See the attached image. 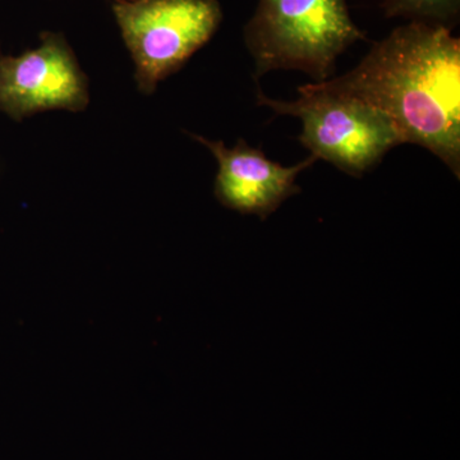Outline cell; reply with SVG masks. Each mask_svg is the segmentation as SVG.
I'll return each instance as SVG.
<instances>
[{
    "instance_id": "cell-1",
    "label": "cell",
    "mask_w": 460,
    "mask_h": 460,
    "mask_svg": "<svg viewBox=\"0 0 460 460\" xmlns=\"http://www.w3.org/2000/svg\"><path fill=\"white\" fill-rule=\"evenodd\" d=\"M317 84L378 109L404 144L428 148L460 177V41L452 30L407 23L352 71Z\"/></svg>"
},
{
    "instance_id": "cell-2",
    "label": "cell",
    "mask_w": 460,
    "mask_h": 460,
    "mask_svg": "<svg viewBox=\"0 0 460 460\" xmlns=\"http://www.w3.org/2000/svg\"><path fill=\"white\" fill-rule=\"evenodd\" d=\"M365 39L347 0H260L244 27L256 78L296 69L323 83L334 74L339 56Z\"/></svg>"
},
{
    "instance_id": "cell-3",
    "label": "cell",
    "mask_w": 460,
    "mask_h": 460,
    "mask_svg": "<svg viewBox=\"0 0 460 460\" xmlns=\"http://www.w3.org/2000/svg\"><path fill=\"white\" fill-rule=\"evenodd\" d=\"M301 98L288 102L257 93V102L277 114L302 120L299 142L317 160L341 172L362 177L381 162L387 151L404 144L394 123L361 100L332 93L314 83L299 87Z\"/></svg>"
},
{
    "instance_id": "cell-4",
    "label": "cell",
    "mask_w": 460,
    "mask_h": 460,
    "mask_svg": "<svg viewBox=\"0 0 460 460\" xmlns=\"http://www.w3.org/2000/svg\"><path fill=\"white\" fill-rule=\"evenodd\" d=\"M113 11L145 93L201 49L223 20L217 0H120Z\"/></svg>"
},
{
    "instance_id": "cell-5",
    "label": "cell",
    "mask_w": 460,
    "mask_h": 460,
    "mask_svg": "<svg viewBox=\"0 0 460 460\" xmlns=\"http://www.w3.org/2000/svg\"><path fill=\"white\" fill-rule=\"evenodd\" d=\"M87 104L86 75L59 33L44 32L38 49L0 59V109L16 119L50 109L81 111Z\"/></svg>"
},
{
    "instance_id": "cell-6",
    "label": "cell",
    "mask_w": 460,
    "mask_h": 460,
    "mask_svg": "<svg viewBox=\"0 0 460 460\" xmlns=\"http://www.w3.org/2000/svg\"><path fill=\"white\" fill-rule=\"evenodd\" d=\"M199 144L205 145L217 157L219 164L215 196L220 204L244 215H256L266 219L277 211L286 199L301 192L296 177L314 164L317 157L310 155L295 166H281L266 157L261 148L248 146L239 140L233 148L223 141H211L190 133Z\"/></svg>"
},
{
    "instance_id": "cell-7",
    "label": "cell",
    "mask_w": 460,
    "mask_h": 460,
    "mask_svg": "<svg viewBox=\"0 0 460 460\" xmlns=\"http://www.w3.org/2000/svg\"><path fill=\"white\" fill-rule=\"evenodd\" d=\"M386 17L438 25L452 30L459 18L460 0H384Z\"/></svg>"
},
{
    "instance_id": "cell-8",
    "label": "cell",
    "mask_w": 460,
    "mask_h": 460,
    "mask_svg": "<svg viewBox=\"0 0 460 460\" xmlns=\"http://www.w3.org/2000/svg\"><path fill=\"white\" fill-rule=\"evenodd\" d=\"M115 2H120V0H115Z\"/></svg>"
}]
</instances>
